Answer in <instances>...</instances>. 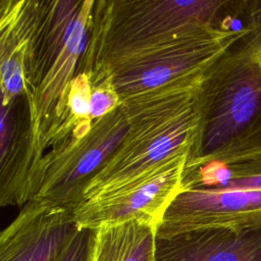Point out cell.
I'll use <instances>...</instances> for the list:
<instances>
[{"label":"cell","instance_id":"1","mask_svg":"<svg viewBox=\"0 0 261 261\" xmlns=\"http://www.w3.org/2000/svg\"><path fill=\"white\" fill-rule=\"evenodd\" d=\"M241 35L204 71L186 166L261 155V0L238 1Z\"/></svg>","mask_w":261,"mask_h":261},{"label":"cell","instance_id":"2","mask_svg":"<svg viewBox=\"0 0 261 261\" xmlns=\"http://www.w3.org/2000/svg\"><path fill=\"white\" fill-rule=\"evenodd\" d=\"M202 75L120 100L127 114V132L86 186L82 202L110 193L177 155L190 153L199 127L196 97Z\"/></svg>","mask_w":261,"mask_h":261},{"label":"cell","instance_id":"3","mask_svg":"<svg viewBox=\"0 0 261 261\" xmlns=\"http://www.w3.org/2000/svg\"><path fill=\"white\" fill-rule=\"evenodd\" d=\"M225 0L95 1L81 69L90 71L216 23Z\"/></svg>","mask_w":261,"mask_h":261},{"label":"cell","instance_id":"4","mask_svg":"<svg viewBox=\"0 0 261 261\" xmlns=\"http://www.w3.org/2000/svg\"><path fill=\"white\" fill-rule=\"evenodd\" d=\"M127 127L122 102L99 118L81 119L66 138L44 155L34 198L73 212L83 200L86 186L118 147Z\"/></svg>","mask_w":261,"mask_h":261},{"label":"cell","instance_id":"5","mask_svg":"<svg viewBox=\"0 0 261 261\" xmlns=\"http://www.w3.org/2000/svg\"><path fill=\"white\" fill-rule=\"evenodd\" d=\"M241 33L242 25L237 29L209 25L170 43L94 67L89 72L105 77L122 100L203 74Z\"/></svg>","mask_w":261,"mask_h":261},{"label":"cell","instance_id":"6","mask_svg":"<svg viewBox=\"0 0 261 261\" xmlns=\"http://www.w3.org/2000/svg\"><path fill=\"white\" fill-rule=\"evenodd\" d=\"M188 155H177L121 188L83 201L73 210L77 225L95 230L103 225L138 220L157 228L180 190Z\"/></svg>","mask_w":261,"mask_h":261},{"label":"cell","instance_id":"7","mask_svg":"<svg viewBox=\"0 0 261 261\" xmlns=\"http://www.w3.org/2000/svg\"><path fill=\"white\" fill-rule=\"evenodd\" d=\"M261 223V191L204 190L180 187L157 226V238L209 227Z\"/></svg>","mask_w":261,"mask_h":261},{"label":"cell","instance_id":"8","mask_svg":"<svg viewBox=\"0 0 261 261\" xmlns=\"http://www.w3.org/2000/svg\"><path fill=\"white\" fill-rule=\"evenodd\" d=\"M73 212L33 198L0 234V261H57L79 230Z\"/></svg>","mask_w":261,"mask_h":261},{"label":"cell","instance_id":"9","mask_svg":"<svg viewBox=\"0 0 261 261\" xmlns=\"http://www.w3.org/2000/svg\"><path fill=\"white\" fill-rule=\"evenodd\" d=\"M18 100L1 103V206H23L33 199L40 186L42 158L34 150L29 119L18 114Z\"/></svg>","mask_w":261,"mask_h":261},{"label":"cell","instance_id":"10","mask_svg":"<svg viewBox=\"0 0 261 261\" xmlns=\"http://www.w3.org/2000/svg\"><path fill=\"white\" fill-rule=\"evenodd\" d=\"M157 261H261V223L157 238Z\"/></svg>","mask_w":261,"mask_h":261},{"label":"cell","instance_id":"11","mask_svg":"<svg viewBox=\"0 0 261 261\" xmlns=\"http://www.w3.org/2000/svg\"><path fill=\"white\" fill-rule=\"evenodd\" d=\"M40 1H0L1 103L25 95L23 61L39 16Z\"/></svg>","mask_w":261,"mask_h":261},{"label":"cell","instance_id":"12","mask_svg":"<svg viewBox=\"0 0 261 261\" xmlns=\"http://www.w3.org/2000/svg\"><path fill=\"white\" fill-rule=\"evenodd\" d=\"M156 226L130 220L95 229L89 261H157Z\"/></svg>","mask_w":261,"mask_h":261},{"label":"cell","instance_id":"13","mask_svg":"<svg viewBox=\"0 0 261 261\" xmlns=\"http://www.w3.org/2000/svg\"><path fill=\"white\" fill-rule=\"evenodd\" d=\"M181 187L204 190L261 191V155L233 161L211 160L185 166Z\"/></svg>","mask_w":261,"mask_h":261},{"label":"cell","instance_id":"14","mask_svg":"<svg viewBox=\"0 0 261 261\" xmlns=\"http://www.w3.org/2000/svg\"><path fill=\"white\" fill-rule=\"evenodd\" d=\"M91 95V77L87 72L79 70L71 82L67 96V109L72 117L75 119L90 118Z\"/></svg>","mask_w":261,"mask_h":261},{"label":"cell","instance_id":"15","mask_svg":"<svg viewBox=\"0 0 261 261\" xmlns=\"http://www.w3.org/2000/svg\"><path fill=\"white\" fill-rule=\"evenodd\" d=\"M92 82L90 118H99L113 110L120 102L108 81L98 74H89Z\"/></svg>","mask_w":261,"mask_h":261},{"label":"cell","instance_id":"16","mask_svg":"<svg viewBox=\"0 0 261 261\" xmlns=\"http://www.w3.org/2000/svg\"><path fill=\"white\" fill-rule=\"evenodd\" d=\"M95 230L80 227L57 261H89Z\"/></svg>","mask_w":261,"mask_h":261}]
</instances>
